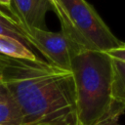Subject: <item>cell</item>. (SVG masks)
<instances>
[{
  "label": "cell",
  "instance_id": "obj_1",
  "mask_svg": "<svg viewBox=\"0 0 125 125\" xmlns=\"http://www.w3.org/2000/svg\"><path fill=\"white\" fill-rule=\"evenodd\" d=\"M0 77L22 114V125H76L74 79L70 70L40 59L0 55Z\"/></svg>",
  "mask_w": 125,
  "mask_h": 125
},
{
  "label": "cell",
  "instance_id": "obj_2",
  "mask_svg": "<svg viewBox=\"0 0 125 125\" xmlns=\"http://www.w3.org/2000/svg\"><path fill=\"white\" fill-rule=\"evenodd\" d=\"M76 125H97L124 110L111 97L112 59L104 52L81 49L71 60Z\"/></svg>",
  "mask_w": 125,
  "mask_h": 125
},
{
  "label": "cell",
  "instance_id": "obj_3",
  "mask_svg": "<svg viewBox=\"0 0 125 125\" xmlns=\"http://www.w3.org/2000/svg\"><path fill=\"white\" fill-rule=\"evenodd\" d=\"M70 22L80 47L107 51L124 44L86 0H58Z\"/></svg>",
  "mask_w": 125,
  "mask_h": 125
},
{
  "label": "cell",
  "instance_id": "obj_4",
  "mask_svg": "<svg viewBox=\"0 0 125 125\" xmlns=\"http://www.w3.org/2000/svg\"><path fill=\"white\" fill-rule=\"evenodd\" d=\"M23 34L28 45L39 50L48 60V62L65 70H70L73 56L80 51L81 47L76 45L62 30L59 32L47 29L34 28L21 25Z\"/></svg>",
  "mask_w": 125,
  "mask_h": 125
},
{
  "label": "cell",
  "instance_id": "obj_5",
  "mask_svg": "<svg viewBox=\"0 0 125 125\" xmlns=\"http://www.w3.org/2000/svg\"><path fill=\"white\" fill-rule=\"evenodd\" d=\"M12 9L21 25L41 29H46V13L52 10L48 0H12Z\"/></svg>",
  "mask_w": 125,
  "mask_h": 125
},
{
  "label": "cell",
  "instance_id": "obj_6",
  "mask_svg": "<svg viewBox=\"0 0 125 125\" xmlns=\"http://www.w3.org/2000/svg\"><path fill=\"white\" fill-rule=\"evenodd\" d=\"M0 125H22V114L16 99L0 77Z\"/></svg>",
  "mask_w": 125,
  "mask_h": 125
},
{
  "label": "cell",
  "instance_id": "obj_7",
  "mask_svg": "<svg viewBox=\"0 0 125 125\" xmlns=\"http://www.w3.org/2000/svg\"><path fill=\"white\" fill-rule=\"evenodd\" d=\"M0 55L21 60L37 59L35 54L28 49L24 43L15 37L7 35H0Z\"/></svg>",
  "mask_w": 125,
  "mask_h": 125
},
{
  "label": "cell",
  "instance_id": "obj_8",
  "mask_svg": "<svg viewBox=\"0 0 125 125\" xmlns=\"http://www.w3.org/2000/svg\"><path fill=\"white\" fill-rule=\"evenodd\" d=\"M111 97L114 104L125 110V62L112 59Z\"/></svg>",
  "mask_w": 125,
  "mask_h": 125
},
{
  "label": "cell",
  "instance_id": "obj_9",
  "mask_svg": "<svg viewBox=\"0 0 125 125\" xmlns=\"http://www.w3.org/2000/svg\"><path fill=\"white\" fill-rule=\"evenodd\" d=\"M0 35L15 37L22 43L27 44L20 21L14 19H4L0 17Z\"/></svg>",
  "mask_w": 125,
  "mask_h": 125
},
{
  "label": "cell",
  "instance_id": "obj_10",
  "mask_svg": "<svg viewBox=\"0 0 125 125\" xmlns=\"http://www.w3.org/2000/svg\"><path fill=\"white\" fill-rule=\"evenodd\" d=\"M105 53L114 60H118L120 62H125V43L117 48H113L110 50L105 51Z\"/></svg>",
  "mask_w": 125,
  "mask_h": 125
},
{
  "label": "cell",
  "instance_id": "obj_11",
  "mask_svg": "<svg viewBox=\"0 0 125 125\" xmlns=\"http://www.w3.org/2000/svg\"><path fill=\"white\" fill-rule=\"evenodd\" d=\"M118 117H119V115H112V116L106 118L105 120L98 123L97 125H119Z\"/></svg>",
  "mask_w": 125,
  "mask_h": 125
},
{
  "label": "cell",
  "instance_id": "obj_12",
  "mask_svg": "<svg viewBox=\"0 0 125 125\" xmlns=\"http://www.w3.org/2000/svg\"><path fill=\"white\" fill-rule=\"evenodd\" d=\"M0 7H4L6 8L9 13L15 18V15H14V11L12 9V0H0ZM16 19V18H15ZM17 20V19H16Z\"/></svg>",
  "mask_w": 125,
  "mask_h": 125
},
{
  "label": "cell",
  "instance_id": "obj_13",
  "mask_svg": "<svg viewBox=\"0 0 125 125\" xmlns=\"http://www.w3.org/2000/svg\"><path fill=\"white\" fill-rule=\"evenodd\" d=\"M0 17H1V18H4V19H14V20H16L9 12H6L5 10H3L2 7H0ZM17 21H18V20H17Z\"/></svg>",
  "mask_w": 125,
  "mask_h": 125
},
{
  "label": "cell",
  "instance_id": "obj_14",
  "mask_svg": "<svg viewBox=\"0 0 125 125\" xmlns=\"http://www.w3.org/2000/svg\"><path fill=\"white\" fill-rule=\"evenodd\" d=\"M31 125H49V124H44V123H37V124H31Z\"/></svg>",
  "mask_w": 125,
  "mask_h": 125
}]
</instances>
